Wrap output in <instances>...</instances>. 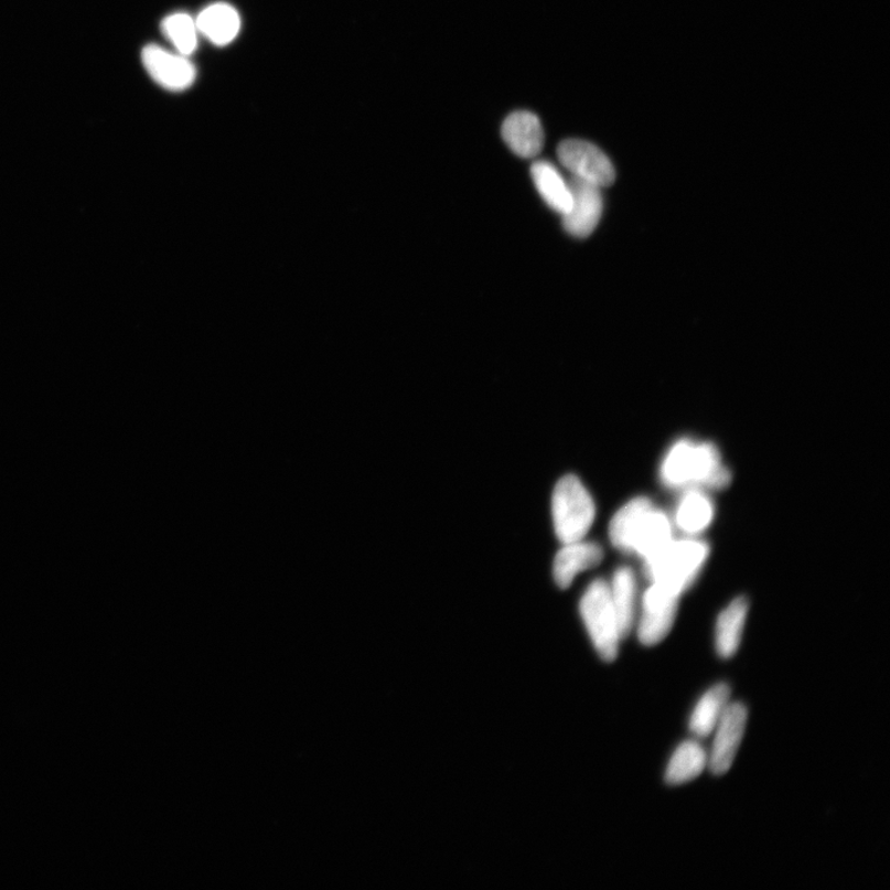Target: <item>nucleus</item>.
I'll return each mask as SVG.
<instances>
[{
    "mask_svg": "<svg viewBox=\"0 0 890 890\" xmlns=\"http://www.w3.org/2000/svg\"><path fill=\"white\" fill-rule=\"evenodd\" d=\"M501 132L507 147L519 158L534 159L544 149L545 131L534 112H513L504 121Z\"/></svg>",
    "mask_w": 890,
    "mask_h": 890,
    "instance_id": "nucleus-10",
    "label": "nucleus"
},
{
    "mask_svg": "<svg viewBox=\"0 0 890 890\" xmlns=\"http://www.w3.org/2000/svg\"><path fill=\"white\" fill-rule=\"evenodd\" d=\"M571 204L562 217L566 232L579 239H586L596 232L602 217V189L569 176Z\"/></svg>",
    "mask_w": 890,
    "mask_h": 890,
    "instance_id": "nucleus-8",
    "label": "nucleus"
},
{
    "mask_svg": "<svg viewBox=\"0 0 890 890\" xmlns=\"http://www.w3.org/2000/svg\"><path fill=\"white\" fill-rule=\"evenodd\" d=\"M199 33L212 44L225 46L238 36L242 20L237 10L227 3H216L203 9L196 19Z\"/></svg>",
    "mask_w": 890,
    "mask_h": 890,
    "instance_id": "nucleus-16",
    "label": "nucleus"
},
{
    "mask_svg": "<svg viewBox=\"0 0 890 890\" xmlns=\"http://www.w3.org/2000/svg\"><path fill=\"white\" fill-rule=\"evenodd\" d=\"M551 511L556 535L562 545L585 539L596 519V504L575 475L559 480L551 498Z\"/></svg>",
    "mask_w": 890,
    "mask_h": 890,
    "instance_id": "nucleus-4",
    "label": "nucleus"
},
{
    "mask_svg": "<svg viewBox=\"0 0 890 890\" xmlns=\"http://www.w3.org/2000/svg\"><path fill=\"white\" fill-rule=\"evenodd\" d=\"M609 589L622 637L626 639L636 622L637 581L632 569L620 568L616 570Z\"/></svg>",
    "mask_w": 890,
    "mask_h": 890,
    "instance_id": "nucleus-18",
    "label": "nucleus"
},
{
    "mask_svg": "<svg viewBox=\"0 0 890 890\" xmlns=\"http://www.w3.org/2000/svg\"><path fill=\"white\" fill-rule=\"evenodd\" d=\"M530 176L548 207L565 216L571 204L569 181L562 178L554 163L546 160L536 161L532 165Z\"/></svg>",
    "mask_w": 890,
    "mask_h": 890,
    "instance_id": "nucleus-17",
    "label": "nucleus"
},
{
    "mask_svg": "<svg viewBox=\"0 0 890 890\" xmlns=\"http://www.w3.org/2000/svg\"><path fill=\"white\" fill-rule=\"evenodd\" d=\"M661 479L671 489L722 490L731 484L732 478L712 443L680 439L664 457Z\"/></svg>",
    "mask_w": 890,
    "mask_h": 890,
    "instance_id": "nucleus-1",
    "label": "nucleus"
},
{
    "mask_svg": "<svg viewBox=\"0 0 890 890\" xmlns=\"http://www.w3.org/2000/svg\"><path fill=\"white\" fill-rule=\"evenodd\" d=\"M580 615L600 658L615 661L623 637L605 580L598 579L588 587L580 600Z\"/></svg>",
    "mask_w": 890,
    "mask_h": 890,
    "instance_id": "nucleus-3",
    "label": "nucleus"
},
{
    "mask_svg": "<svg viewBox=\"0 0 890 890\" xmlns=\"http://www.w3.org/2000/svg\"><path fill=\"white\" fill-rule=\"evenodd\" d=\"M709 555L710 547L704 540L673 539L657 556L644 561V570L652 582L682 597L700 576Z\"/></svg>",
    "mask_w": 890,
    "mask_h": 890,
    "instance_id": "nucleus-2",
    "label": "nucleus"
},
{
    "mask_svg": "<svg viewBox=\"0 0 890 890\" xmlns=\"http://www.w3.org/2000/svg\"><path fill=\"white\" fill-rule=\"evenodd\" d=\"M603 558L598 544L578 540L562 545L555 559V579L560 589H568L579 572L596 568Z\"/></svg>",
    "mask_w": 890,
    "mask_h": 890,
    "instance_id": "nucleus-11",
    "label": "nucleus"
},
{
    "mask_svg": "<svg viewBox=\"0 0 890 890\" xmlns=\"http://www.w3.org/2000/svg\"><path fill=\"white\" fill-rule=\"evenodd\" d=\"M673 539L671 518L653 506L640 522L632 539L631 554L646 561L657 556Z\"/></svg>",
    "mask_w": 890,
    "mask_h": 890,
    "instance_id": "nucleus-12",
    "label": "nucleus"
},
{
    "mask_svg": "<svg viewBox=\"0 0 890 890\" xmlns=\"http://www.w3.org/2000/svg\"><path fill=\"white\" fill-rule=\"evenodd\" d=\"M141 60L153 81L169 90L187 89L196 79V68L186 56L169 53L158 45L142 50Z\"/></svg>",
    "mask_w": 890,
    "mask_h": 890,
    "instance_id": "nucleus-9",
    "label": "nucleus"
},
{
    "mask_svg": "<svg viewBox=\"0 0 890 890\" xmlns=\"http://www.w3.org/2000/svg\"><path fill=\"white\" fill-rule=\"evenodd\" d=\"M678 593L657 582L644 592L637 636L643 646L652 647L666 639L672 631L679 608Z\"/></svg>",
    "mask_w": 890,
    "mask_h": 890,
    "instance_id": "nucleus-6",
    "label": "nucleus"
},
{
    "mask_svg": "<svg viewBox=\"0 0 890 890\" xmlns=\"http://www.w3.org/2000/svg\"><path fill=\"white\" fill-rule=\"evenodd\" d=\"M709 752L697 740L680 743L674 751L667 765L664 781L677 786L697 780L708 769Z\"/></svg>",
    "mask_w": 890,
    "mask_h": 890,
    "instance_id": "nucleus-15",
    "label": "nucleus"
},
{
    "mask_svg": "<svg viewBox=\"0 0 890 890\" xmlns=\"http://www.w3.org/2000/svg\"><path fill=\"white\" fill-rule=\"evenodd\" d=\"M749 721V710L742 703H730L712 734L708 769L714 775L731 770L738 755Z\"/></svg>",
    "mask_w": 890,
    "mask_h": 890,
    "instance_id": "nucleus-7",
    "label": "nucleus"
},
{
    "mask_svg": "<svg viewBox=\"0 0 890 890\" xmlns=\"http://www.w3.org/2000/svg\"><path fill=\"white\" fill-rule=\"evenodd\" d=\"M749 601L740 597L729 603L716 621L715 648L722 660H730L738 653L749 615Z\"/></svg>",
    "mask_w": 890,
    "mask_h": 890,
    "instance_id": "nucleus-13",
    "label": "nucleus"
},
{
    "mask_svg": "<svg viewBox=\"0 0 890 890\" xmlns=\"http://www.w3.org/2000/svg\"><path fill=\"white\" fill-rule=\"evenodd\" d=\"M560 165L570 176L591 185L607 189L616 180V171L607 153L589 141L570 139L560 142L557 150Z\"/></svg>",
    "mask_w": 890,
    "mask_h": 890,
    "instance_id": "nucleus-5",
    "label": "nucleus"
},
{
    "mask_svg": "<svg viewBox=\"0 0 890 890\" xmlns=\"http://www.w3.org/2000/svg\"><path fill=\"white\" fill-rule=\"evenodd\" d=\"M653 507L652 501L647 497H636L622 506L613 516L609 536L611 544L626 554H631L632 539L643 516Z\"/></svg>",
    "mask_w": 890,
    "mask_h": 890,
    "instance_id": "nucleus-20",
    "label": "nucleus"
},
{
    "mask_svg": "<svg viewBox=\"0 0 890 890\" xmlns=\"http://www.w3.org/2000/svg\"><path fill=\"white\" fill-rule=\"evenodd\" d=\"M715 511L711 498L700 489H689L675 511V525L688 536H697L711 525Z\"/></svg>",
    "mask_w": 890,
    "mask_h": 890,
    "instance_id": "nucleus-19",
    "label": "nucleus"
},
{
    "mask_svg": "<svg viewBox=\"0 0 890 890\" xmlns=\"http://www.w3.org/2000/svg\"><path fill=\"white\" fill-rule=\"evenodd\" d=\"M162 32L182 56H190L197 49L199 29L196 20L186 13H175L162 22Z\"/></svg>",
    "mask_w": 890,
    "mask_h": 890,
    "instance_id": "nucleus-21",
    "label": "nucleus"
},
{
    "mask_svg": "<svg viewBox=\"0 0 890 890\" xmlns=\"http://www.w3.org/2000/svg\"><path fill=\"white\" fill-rule=\"evenodd\" d=\"M731 697V689L728 684L719 683L714 685L699 699L689 719V731L698 740L709 738L716 726L728 708Z\"/></svg>",
    "mask_w": 890,
    "mask_h": 890,
    "instance_id": "nucleus-14",
    "label": "nucleus"
}]
</instances>
